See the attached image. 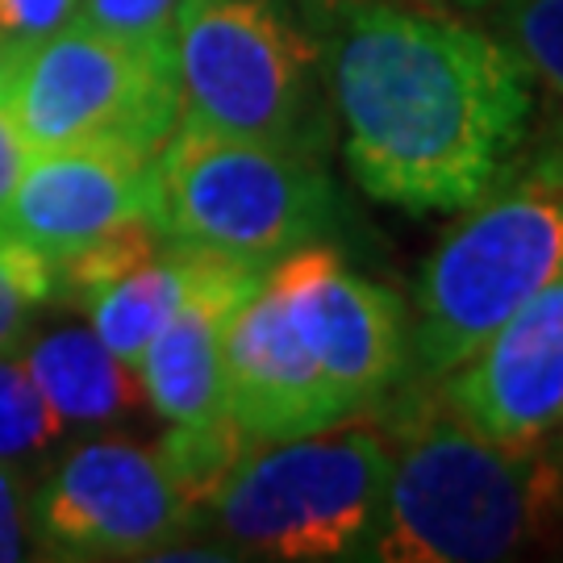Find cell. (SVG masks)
<instances>
[{
	"mask_svg": "<svg viewBox=\"0 0 563 563\" xmlns=\"http://www.w3.org/2000/svg\"><path fill=\"white\" fill-rule=\"evenodd\" d=\"M346 167L372 201L463 213L534 130V80L493 30L409 0H297Z\"/></svg>",
	"mask_w": 563,
	"mask_h": 563,
	"instance_id": "obj_1",
	"label": "cell"
},
{
	"mask_svg": "<svg viewBox=\"0 0 563 563\" xmlns=\"http://www.w3.org/2000/svg\"><path fill=\"white\" fill-rule=\"evenodd\" d=\"M405 376L401 292L346 267L330 242L267 263L225 330V413L251 443L363 422Z\"/></svg>",
	"mask_w": 563,
	"mask_h": 563,
	"instance_id": "obj_2",
	"label": "cell"
},
{
	"mask_svg": "<svg viewBox=\"0 0 563 563\" xmlns=\"http://www.w3.org/2000/svg\"><path fill=\"white\" fill-rule=\"evenodd\" d=\"M563 263V113L539 121L426 260L409 313V376L439 380Z\"/></svg>",
	"mask_w": 563,
	"mask_h": 563,
	"instance_id": "obj_3",
	"label": "cell"
},
{
	"mask_svg": "<svg viewBox=\"0 0 563 563\" xmlns=\"http://www.w3.org/2000/svg\"><path fill=\"white\" fill-rule=\"evenodd\" d=\"M376 418L393 443L376 560L493 563L522 547L543 509L539 443L481 434L430 380H401Z\"/></svg>",
	"mask_w": 563,
	"mask_h": 563,
	"instance_id": "obj_4",
	"label": "cell"
},
{
	"mask_svg": "<svg viewBox=\"0 0 563 563\" xmlns=\"http://www.w3.org/2000/svg\"><path fill=\"white\" fill-rule=\"evenodd\" d=\"M388 476L393 443L363 422L251 443L201 509V526L255 560H376Z\"/></svg>",
	"mask_w": 563,
	"mask_h": 563,
	"instance_id": "obj_5",
	"label": "cell"
},
{
	"mask_svg": "<svg viewBox=\"0 0 563 563\" xmlns=\"http://www.w3.org/2000/svg\"><path fill=\"white\" fill-rule=\"evenodd\" d=\"M180 121L330 159L339 121L297 0H180Z\"/></svg>",
	"mask_w": 563,
	"mask_h": 563,
	"instance_id": "obj_6",
	"label": "cell"
},
{
	"mask_svg": "<svg viewBox=\"0 0 563 563\" xmlns=\"http://www.w3.org/2000/svg\"><path fill=\"white\" fill-rule=\"evenodd\" d=\"M339 222V188L318 155L176 125L151 159V225L172 246L276 263L330 242Z\"/></svg>",
	"mask_w": 563,
	"mask_h": 563,
	"instance_id": "obj_7",
	"label": "cell"
},
{
	"mask_svg": "<svg viewBox=\"0 0 563 563\" xmlns=\"http://www.w3.org/2000/svg\"><path fill=\"white\" fill-rule=\"evenodd\" d=\"M0 104L30 151L155 155L180 121L176 38H118L71 21L13 59Z\"/></svg>",
	"mask_w": 563,
	"mask_h": 563,
	"instance_id": "obj_8",
	"label": "cell"
},
{
	"mask_svg": "<svg viewBox=\"0 0 563 563\" xmlns=\"http://www.w3.org/2000/svg\"><path fill=\"white\" fill-rule=\"evenodd\" d=\"M30 522L42 560H159L201 530L159 451L109 434H84L42 467Z\"/></svg>",
	"mask_w": 563,
	"mask_h": 563,
	"instance_id": "obj_9",
	"label": "cell"
},
{
	"mask_svg": "<svg viewBox=\"0 0 563 563\" xmlns=\"http://www.w3.org/2000/svg\"><path fill=\"white\" fill-rule=\"evenodd\" d=\"M434 393L501 443H547L563 426V263Z\"/></svg>",
	"mask_w": 563,
	"mask_h": 563,
	"instance_id": "obj_10",
	"label": "cell"
},
{
	"mask_svg": "<svg viewBox=\"0 0 563 563\" xmlns=\"http://www.w3.org/2000/svg\"><path fill=\"white\" fill-rule=\"evenodd\" d=\"M151 159L130 151H34L0 213V242L51 272L130 222H151Z\"/></svg>",
	"mask_w": 563,
	"mask_h": 563,
	"instance_id": "obj_11",
	"label": "cell"
},
{
	"mask_svg": "<svg viewBox=\"0 0 563 563\" xmlns=\"http://www.w3.org/2000/svg\"><path fill=\"white\" fill-rule=\"evenodd\" d=\"M267 263L209 255L180 309L139 355V380L167 426L213 422L225 413V330L260 288Z\"/></svg>",
	"mask_w": 563,
	"mask_h": 563,
	"instance_id": "obj_12",
	"label": "cell"
},
{
	"mask_svg": "<svg viewBox=\"0 0 563 563\" xmlns=\"http://www.w3.org/2000/svg\"><path fill=\"white\" fill-rule=\"evenodd\" d=\"M18 351L34 384H38V393L55 409V418L71 439L101 434L146 401L139 367L118 360L92 334V325L34 322L25 330V339L18 342Z\"/></svg>",
	"mask_w": 563,
	"mask_h": 563,
	"instance_id": "obj_13",
	"label": "cell"
},
{
	"mask_svg": "<svg viewBox=\"0 0 563 563\" xmlns=\"http://www.w3.org/2000/svg\"><path fill=\"white\" fill-rule=\"evenodd\" d=\"M205 263V251H188V246H172L163 242L155 255L134 263L130 272H121L118 280L97 288L88 301L80 305L88 313L92 334L130 367L139 363L146 342L163 330V322L180 309L188 288L197 284V272Z\"/></svg>",
	"mask_w": 563,
	"mask_h": 563,
	"instance_id": "obj_14",
	"label": "cell"
},
{
	"mask_svg": "<svg viewBox=\"0 0 563 563\" xmlns=\"http://www.w3.org/2000/svg\"><path fill=\"white\" fill-rule=\"evenodd\" d=\"M63 443H71V434L38 393L21 351H0V463H13L38 481Z\"/></svg>",
	"mask_w": 563,
	"mask_h": 563,
	"instance_id": "obj_15",
	"label": "cell"
},
{
	"mask_svg": "<svg viewBox=\"0 0 563 563\" xmlns=\"http://www.w3.org/2000/svg\"><path fill=\"white\" fill-rule=\"evenodd\" d=\"M251 446V439L239 430V422L222 413L213 422H192V426H172L159 439V460L172 472L176 488L184 493V501L192 505L197 526H201V509L209 497L218 493V484L230 476V467L242 460V451Z\"/></svg>",
	"mask_w": 563,
	"mask_h": 563,
	"instance_id": "obj_16",
	"label": "cell"
},
{
	"mask_svg": "<svg viewBox=\"0 0 563 563\" xmlns=\"http://www.w3.org/2000/svg\"><path fill=\"white\" fill-rule=\"evenodd\" d=\"M488 18L530 80L563 101V0H497Z\"/></svg>",
	"mask_w": 563,
	"mask_h": 563,
	"instance_id": "obj_17",
	"label": "cell"
},
{
	"mask_svg": "<svg viewBox=\"0 0 563 563\" xmlns=\"http://www.w3.org/2000/svg\"><path fill=\"white\" fill-rule=\"evenodd\" d=\"M46 301H55V272L18 246H0V351L25 339Z\"/></svg>",
	"mask_w": 563,
	"mask_h": 563,
	"instance_id": "obj_18",
	"label": "cell"
},
{
	"mask_svg": "<svg viewBox=\"0 0 563 563\" xmlns=\"http://www.w3.org/2000/svg\"><path fill=\"white\" fill-rule=\"evenodd\" d=\"M176 13L180 0H80L76 21L118 38L163 42L176 38Z\"/></svg>",
	"mask_w": 563,
	"mask_h": 563,
	"instance_id": "obj_19",
	"label": "cell"
},
{
	"mask_svg": "<svg viewBox=\"0 0 563 563\" xmlns=\"http://www.w3.org/2000/svg\"><path fill=\"white\" fill-rule=\"evenodd\" d=\"M76 9L80 0H0V51L18 59L21 51L71 25Z\"/></svg>",
	"mask_w": 563,
	"mask_h": 563,
	"instance_id": "obj_20",
	"label": "cell"
},
{
	"mask_svg": "<svg viewBox=\"0 0 563 563\" xmlns=\"http://www.w3.org/2000/svg\"><path fill=\"white\" fill-rule=\"evenodd\" d=\"M34 476L13 463H0V563L34 555Z\"/></svg>",
	"mask_w": 563,
	"mask_h": 563,
	"instance_id": "obj_21",
	"label": "cell"
},
{
	"mask_svg": "<svg viewBox=\"0 0 563 563\" xmlns=\"http://www.w3.org/2000/svg\"><path fill=\"white\" fill-rule=\"evenodd\" d=\"M30 155H34V151L25 146V139L18 134L13 118H9L4 104H0V213H4V205H9V197H13L21 167L30 163ZM0 246H4V242H0Z\"/></svg>",
	"mask_w": 563,
	"mask_h": 563,
	"instance_id": "obj_22",
	"label": "cell"
},
{
	"mask_svg": "<svg viewBox=\"0 0 563 563\" xmlns=\"http://www.w3.org/2000/svg\"><path fill=\"white\" fill-rule=\"evenodd\" d=\"M543 501L551 509H563V426L551 439V451H543Z\"/></svg>",
	"mask_w": 563,
	"mask_h": 563,
	"instance_id": "obj_23",
	"label": "cell"
},
{
	"mask_svg": "<svg viewBox=\"0 0 563 563\" xmlns=\"http://www.w3.org/2000/svg\"><path fill=\"white\" fill-rule=\"evenodd\" d=\"M418 9H434V13H451V18H463V13H488L497 0H409Z\"/></svg>",
	"mask_w": 563,
	"mask_h": 563,
	"instance_id": "obj_24",
	"label": "cell"
},
{
	"mask_svg": "<svg viewBox=\"0 0 563 563\" xmlns=\"http://www.w3.org/2000/svg\"><path fill=\"white\" fill-rule=\"evenodd\" d=\"M9 67H13V55L0 51V92H4V84H9Z\"/></svg>",
	"mask_w": 563,
	"mask_h": 563,
	"instance_id": "obj_25",
	"label": "cell"
}]
</instances>
